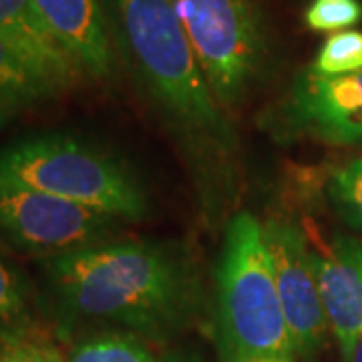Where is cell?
<instances>
[{
	"label": "cell",
	"mask_w": 362,
	"mask_h": 362,
	"mask_svg": "<svg viewBox=\"0 0 362 362\" xmlns=\"http://www.w3.org/2000/svg\"><path fill=\"white\" fill-rule=\"evenodd\" d=\"M40 270L63 337L121 330L163 342L194 322L204 304L192 256L159 242L109 240L45 258Z\"/></svg>",
	"instance_id": "cell-1"
},
{
	"label": "cell",
	"mask_w": 362,
	"mask_h": 362,
	"mask_svg": "<svg viewBox=\"0 0 362 362\" xmlns=\"http://www.w3.org/2000/svg\"><path fill=\"white\" fill-rule=\"evenodd\" d=\"M123 54L169 123L195 141L230 147L232 127L197 65L173 0H109Z\"/></svg>",
	"instance_id": "cell-2"
},
{
	"label": "cell",
	"mask_w": 362,
	"mask_h": 362,
	"mask_svg": "<svg viewBox=\"0 0 362 362\" xmlns=\"http://www.w3.org/2000/svg\"><path fill=\"white\" fill-rule=\"evenodd\" d=\"M211 334L221 362L294 356L264 226L250 211L235 214L226 228L214 272Z\"/></svg>",
	"instance_id": "cell-3"
},
{
	"label": "cell",
	"mask_w": 362,
	"mask_h": 362,
	"mask_svg": "<svg viewBox=\"0 0 362 362\" xmlns=\"http://www.w3.org/2000/svg\"><path fill=\"white\" fill-rule=\"evenodd\" d=\"M0 183L23 185L125 221L147 216L139 180L113 156L66 133H45L0 149Z\"/></svg>",
	"instance_id": "cell-4"
},
{
	"label": "cell",
	"mask_w": 362,
	"mask_h": 362,
	"mask_svg": "<svg viewBox=\"0 0 362 362\" xmlns=\"http://www.w3.org/2000/svg\"><path fill=\"white\" fill-rule=\"evenodd\" d=\"M197 65L226 111L259 83L270 57L264 16L254 0H173Z\"/></svg>",
	"instance_id": "cell-5"
},
{
	"label": "cell",
	"mask_w": 362,
	"mask_h": 362,
	"mask_svg": "<svg viewBox=\"0 0 362 362\" xmlns=\"http://www.w3.org/2000/svg\"><path fill=\"white\" fill-rule=\"evenodd\" d=\"M123 221L57 195L0 183V238L30 256L45 259L103 244Z\"/></svg>",
	"instance_id": "cell-6"
},
{
	"label": "cell",
	"mask_w": 362,
	"mask_h": 362,
	"mask_svg": "<svg viewBox=\"0 0 362 362\" xmlns=\"http://www.w3.org/2000/svg\"><path fill=\"white\" fill-rule=\"evenodd\" d=\"M272 115L282 137L362 147V71L330 77L306 66Z\"/></svg>",
	"instance_id": "cell-7"
},
{
	"label": "cell",
	"mask_w": 362,
	"mask_h": 362,
	"mask_svg": "<svg viewBox=\"0 0 362 362\" xmlns=\"http://www.w3.org/2000/svg\"><path fill=\"white\" fill-rule=\"evenodd\" d=\"M262 226L294 356L312 358L328 344V334L332 332L308 240L298 223L284 218H270Z\"/></svg>",
	"instance_id": "cell-8"
},
{
	"label": "cell",
	"mask_w": 362,
	"mask_h": 362,
	"mask_svg": "<svg viewBox=\"0 0 362 362\" xmlns=\"http://www.w3.org/2000/svg\"><path fill=\"white\" fill-rule=\"evenodd\" d=\"M312 264L330 332L344 356L362 332V240L337 233L324 252H312Z\"/></svg>",
	"instance_id": "cell-9"
},
{
	"label": "cell",
	"mask_w": 362,
	"mask_h": 362,
	"mask_svg": "<svg viewBox=\"0 0 362 362\" xmlns=\"http://www.w3.org/2000/svg\"><path fill=\"white\" fill-rule=\"evenodd\" d=\"M52 35L90 78H109L113 49L101 0H33Z\"/></svg>",
	"instance_id": "cell-10"
},
{
	"label": "cell",
	"mask_w": 362,
	"mask_h": 362,
	"mask_svg": "<svg viewBox=\"0 0 362 362\" xmlns=\"http://www.w3.org/2000/svg\"><path fill=\"white\" fill-rule=\"evenodd\" d=\"M0 37L37 66L61 93L77 85L85 75L42 21L33 0H0Z\"/></svg>",
	"instance_id": "cell-11"
},
{
	"label": "cell",
	"mask_w": 362,
	"mask_h": 362,
	"mask_svg": "<svg viewBox=\"0 0 362 362\" xmlns=\"http://www.w3.org/2000/svg\"><path fill=\"white\" fill-rule=\"evenodd\" d=\"M42 338L33 290L21 270L0 254V342Z\"/></svg>",
	"instance_id": "cell-12"
},
{
	"label": "cell",
	"mask_w": 362,
	"mask_h": 362,
	"mask_svg": "<svg viewBox=\"0 0 362 362\" xmlns=\"http://www.w3.org/2000/svg\"><path fill=\"white\" fill-rule=\"evenodd\" d=\"M57 95L61 90L0 37V97L16 111L45 103Z\"/></svg>",
	"instance_id": "cell-13"
},
{
	"label": "cell",
	"mask_w": 362,
	"mask_h": 362,
	"mask_svg": "<svg viewBox=\"0 0 362 362\" xmlns=\"http://www.w3.org/2000/svg\"><path fill=\"white\" fill-rule=\"evenodd\" d=\"M66 362H159V358L149 340L131 332L103 330L75 338Z\"/></svg>",
	"instance_id": "cell-14"
},
{
	"label": "cell",
	"mask_w": 362,
	"mask_h": 362,
	"mask_svg": "<svg viewBox=\"0 0 362 362\" xmlns=\"http://www.w3.org/2000/svg\"><path fill=\"white\" fill-rule=\"evenodd\" d=\"M326 197L338 218L362 233V157L350 159L330 173Z\"/></svg>",
	"instance_id": "cell-15"
},
{
	"label": "cell",
	"mask_w": 362,
	"mask_h": 362,
	"mask_svg": "<svg viewBox=\"0 0 362 362\" xmlns=\"http://www.w3.org/2000/svg\"><path fill=\"white\" fill-rule=\"evenodd\" d=\"M312 69L338 77V75H352L362 71V30L346 28L332 33L324 40L320 51L316 54Z\"/></svg>",
	"instance_id": "cell-16"
},
{
	"label": "cell",
	"mask_w": 362,
	"mask_h": 362,
	"mask_svg": "<svg viewBox=\"0 0 362 362\" xmlns=\"http://www.w3.org/2000/svg\"><path fill=\"white\" fill-rule=\"evenodd\" d=\"M362 21L361 0H312L304 13V25L314 33H338Z\"/></svg>",
	"instance_id": "cell-17"
},
{
	"label": "cell",
	"mask_w": 362,
	"mask_h": 362,
	"mask_svg": "<svg viewBox=\"0 0 362 362\" xmlns=\"http://www.w3.org/2000/svg\"><path fill=\"white\" fill-rule=\"evenodd\" d=\"M0 362H66L47 338L0 342Z\"/></svg>",
	"instance_id": "cell-18"
},
{
	"label": "cell",
	"mask_w": 362,
	"mask_h": 362,
	"mask_svg": "<svg viewBox=\"0 0 362 362\" xmlns=\"http://www.w3.org/2000/svg\"><path fill=\"white\" fill-rule=\"evenodd\" d=\"M342 361L344 362H362V332L358 337L354 338V342H352V346L350 350L342 356Z\"/></svg>",
	"instance_id": "cell-19"
},
{
	"label": "cell",
	"mask_w": 362,
	"mask_h": 362,
	"mask_svg": "<svg viewBox=\"0 0 362 362\" xmlns=\"http://www.w3.org/2000/svg\"><path fill=\"white\" fill-rule=\"evenodd\" d=\"M159 362H197L194 356H187L183 352H169L163 358H159Z\"/></svg>",
	"instance_id": "cell-20"
},
{
	"label": "cell",
	"mask_w": 362,
	"mask_h": 362,
	"mask_svg": "<svg viewBox=\"0 0 362 362\" xmlns=\"http://www.w3.org/2000/svg\"><path fill=\"white\" fill-rule=\"evenodd\" d=\"M13 111H14L13 107H11V105L6 103V101H4V99L0 97V129H2L4 125H6V121L11 119Z\"/></svg>",
	"instance_id": "cell-21"
},
{
	"label": "cell",
	"mask_w": 362,
	"mask_h": 362,
	"mask_svg": "<svg viewBox=\"0 0 362 362\" xmlns=\"http://www.w3.org/2000/svg\"><path fill=\"white\" fill-rule=\"evenodd\" d=\"M250 362H292V358H258V361Z\"/></svg>",
	"instance_id": "cell-22"
}]
</instances>
